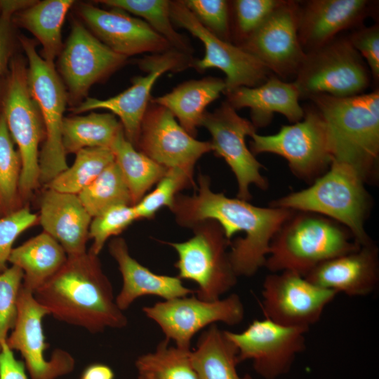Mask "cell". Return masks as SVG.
Returning <instances> with one entry per match:
<instances>
[{
    "label": "cell",
    "mask_w": 379,
    "mask_h": 379,
    "mask_svg": "<svg viewBox=\"0 0 379 379\" xmlns=\"http://www.w3.org/2000/svg\"><path fill=\"white\" fill-rule=\"evenodd\" d=\"M177 222L192 228L206 220H213L231 241L230 261L237 277H251L265 266L271 241L292 210L260 207L239 198H230L210 188L208 176L199 174L197 191L192 196L178 194L171 208Z\"/></svg>",
    "instance_id": "cell-1"
},
{
    "label": "cell",
    "mask_w": 379,
    "mask_h": 379,
    "mask_svg": "<svg viewBox=\"0 0 379 379\" xmlns=\"http://www.w3.org/2000/svg\"><path fill=\"white\" fill-rule=\"evenodd\" d=\"M34 295L58 320L92 333L122 328L128 324L98 255L90 251L67 256L64 265Z\"/></svg>",
    "instance_id": "cell-2"
},
{
    "label": "cell",
    "mask_w": 379,
    "mask_h": 379,
    "mask_svg": "<svg viewBox=\"0 0 379 379\" xmlns=\"http://www.w3.org/2000/svg\"><path fill=\"white\" fill-rule=\"evenodd\" d=\"M328 129L332 161L353 168L365 183L376 181L379 160V91L350 97L309 98Z\"/></svg>",
    "instance_id": "cell-3"
},
{
    "label": "cell",
    "mask_w": 379,
    "mask_h": 379,
    "mask_svg": "<svg viewBox=\"0 0 379 379\" xmlns=\"http://www.w3.org/2000/svg\"><path fill=\"white\" fill-rule=\"evenodd\" d=\"M350 231L326 216L293 211L273 237L265 267L305 277L321 262L358 249Z\"/></svg>",
    "instance_id": "cell-4"
},
{
    "label": "cell",
    "mask_w": 379,
    "mask_h": 379,
    "mask_svg": "<svg viewBox=\"0 0 379 379\" xmlns=\"http://www.w3.org/2000/svg\"><path fill=\"white\" fill-rule=\"evenodd\" d=\"M365 184L353 168L333 161L309 187L273 200L270 206L329 218L347 227L357 242L365 246L373 243L365 230L371 206Z\"/></svg>",
    "instance_id": "cell-5"
},
{
    "label": "cell",
    "mask_w": 379,
    "mask_h": 379,
    "mask_svg": "<svg viewBox=\"0 0 379 379\" xmlns=\"http://www.w3.org/2000/svg\"><path fill=\"white\" fill-rule=\"evenodd\" d=\"M2 110L21 160L19 193L22 204L40 185L39 146L45 128L28 85L27 67L21 55L13 56L6 74Z\"/></svg>",
    "instance_id": "cell-6"
},
{
    "label": "cell",
    "mask_w": 379,
    "mask_h": 379,
    "mask_svg": "<svg viewBox=\"0 0 379 379\" xmlns=\"http://www.w3.org/2000/svg\"><path fill=\"white\" fill-rule=\"evenodd\" d=\"M18 39L27 58L30 94L45 128L39 153V183L46 186L68 168L62 145V124L68 96L54 65L47 62L37 53L34 40L24 35L19 36Z\"/></svg>",
    "instance_id": "cell-7"
},
{
    "label": "cell",
    "mask_w": 379,
    "mask_h": 379,
    "mask_svg": "<svg viewBox=\"0 0 379 379\" xmlns=\"http://www.w3.org/2000/svg\"><path fill=\"white\" fill-rule=\"evenodd\" d=\"M194 235L183 242H168L178 254L175 267L180 279L197 285L195 295L206 301L222 298L232 289L237 276L232 267L228 240L220 226L213 220H206L192 227Z\"/></svg>",
    "instance_id": "cell-8"
},
{
    "label": "cell",
    "mask_w": 379,
    "mask_h": 379,
    "mask_svg": "<svg viewBox=\"0 0 379 379\" xmlns=\"http://www.w3.org/2000/svg\"><path fill=\"white\" fill-rule=\"evenodd\" d=\"M371 75L347 36L335 37L306 53L293 81L300 99L316 95L343 98L364 93Z\"/></svg>",
    "instance_id": "cell-9"
},
{
    "label": "cell",
    "mask_w": 379,
    "mask_h": 379,
    "mask_svg": "<svg viewBox=\"0 0 379 379\" xmlns=\"http://www.w3.org/2000/svg\"><path fill=\"white\" fill-rule=\"evenodd\" d=\"M250 150L253 155L272 153L284 157L297 178L314 182L330 167L333 160L327 124L317 109H305L303 119L282 126L273 135L254 133Z\"/></svg>",
    "instance_id": "cell-10"
},
{
    "label": "cell",
    "mask_w": 379,
    "mask_h": 379,
    "mask_svg": "<svg viewBox=\"0 0 379 379\" xmlns=\"http://www.w3.org/2000/svg\"><path fill=\"white\" fill-rule=\"evenodd\" d=\"M147 317L161 328L165 339L173 340L179 348L191 350L193 337L218 322L236 326L244 318V306L239 295L206 301L194 293L164 300L142 307Z\"/></svg>",
    "instance_id": "cell-11"
},
{
    "label": "cell",
    "mask_w": 379,
    "mask_h": 379,
    "mask_svg": "<svg viewBox=\"0 0 379 379\" xmlns=\"http://www.w3.org/2000/svg\"><path fill=\"white\" fill-rule=\"evenodd\" d=\"M192 62L191 55L175 49L146 55L138 65L147 75L133 78L128 88L107 99L86 98L71 110L74 114L98 109L109 110L119 117L126 138L135 147L154 84L164 73L184 70L192 67Z\"/></svg>",
    "instance_id": "cell-12"
},
{
    "label": "cell",
    "mask_w": 379,
    "mask_h": 379,
    "mask_svg": "<svg viewBox=\"0 0 379 379\" xmlns=\"http://www.w3.org/2000/svg\"><path fill=\"white\" fill-rule=\"evenodd\" d=\"M170 16L173 23L187 30L204 44V56L194 60L192 67L200 72L217 68L225 74V94L241 86H258L270 77V70L255 56L206 29L182 0L170 1Z\"/></svg>",
    "instance_id": "cell-13"
},
{
    "label": "cell",
    "mask_w": 379,
    "mask_h": 379,
    "mask_svg": "<svg viewBox=\"0 0 379 379\" xmlns=\"http://www.w3.org/2000/svg\"><path fill=\"white\" fill-rule=\"evenodd\" d=\"M260 307L264 317L282 326L309 331L337 293L292 272H271L264 279Z\"/></svg>",
    "instance_id": "cell-14"
},
{
    "label": "cell",
    "mask_w": 379,
    "mask_h": 379,
    "mask_svg": "<svg viewBox=\"0 0 379 379\" xmlns=\"http://www.w3.org/2000/svg\"><path fill=\"white\" fill-rule=\"evenodd\" d=\"M307 332L265 317L253 320L241 332L225 331L237 350L239 362L251 361L255 371L265 379H275L289 371L306 348Z\"/></svg>",
    "instance_id": "cell-15"
},
{
    "label": "cell",
    "mask_w": 379,
    "mask_h": 379,
    "mask_svg": "<svg viewBox=\"0 0 379 379\" xmlns=\"http://www.w3.org/2000/svg\"><path fill=\"white\" fill-rule=\"evenodd\" d=\"M200 126L211 135L212 151L222 157L235 175L238 184L237 198L248 201L251 185L261 190L268 187L261 174L264 166L256 159L246 144V137L256 132L251 121L240 117L227 102L213 112H206Z\"/></svg>",
    "instance_id": "cell-16"
},
{
    "label": "cell",
    "mask_w": 379,
    "mask_h": 379,
    "mask_svg": "<svg viewBox=\"0 0 379 379\" xmlns=\"http://www.w3.org/2000/svg\"><path fill=\"white\" fill-rule=\"evenodd\" d=\"M127 58L112 51L80 22L73 20L58 58V70L66 86L68 102L73 107L79 104L92 85L119 69Z\"/></svg>",
    "instance_id": "cell-17"
},
{
    "label": "cell",
    "mask_w": 379,
    "mask_h": 379,
    "mask_svg": "<svg viewBox=\"0 0 379 379\" xmlns=\"http://www.w3.org/2000/svg\"><path fill=\"white\" fill-rule=\"evenodd\" d=\"M299 1L283 0L240 47L258 59L276 77L296 75L305 60L298 37Z\"/></svg>",
    "instance_id": "cell-18"
},
{
    "label": "cell",
    "mask_w": 379,
    "mask_h": 379,
    "mask_svg": "<svg viewBox=\"0 0 379 379\" xmlns=\"http://www.w3.org/2000/svg\"><path fill=\"white\" fill-rule=\"evenodd\" d=\"M48 311L22 286L18 300V315L7 338L11 350L20 352L32 379H56L74 369L75 361L67 351L55 349L51 357H44L45 341L42 321Z\"/></svg>",
    "instance_id": "cell-19"
},
{
    "label": "cell",
    "mask_w": 379,
    "mask_h": 379,
    "mask_svg": "<svg viewBox=\"0 0 379 379\" xmlns=\"http://www.w3.org/2000/svg\"><path fill=\"white\" fill-rule=\"evenodd\" d=\"M135 148L165 168L193 173L196 162L212 151L208 141L190 135L166 108L149 102Z\"/></svg>",
    "instance_id": "cell-20"
},
{
    "label": "cell",
    "mask_w": 379,
    "mask_h": 379,
    "mask_svg": "<svg viewBox=\"0 0 379 379\" xmlns=\"http://www.w3.org/2000/svg\"><path fill=\"white\" fill-rule=\"evenodd\" d=\"M112 8L105 10L91 4H80L77 12L92 34L116 53L128 58L173 49L145 20L123 10Z\"/></svg>",
    "instance_id": "cell-21"
},
{
    "label": "cell",
    "mask_w": 379,
    "mask_h": 379,
    "mask_svg": "<svg viewBox=\"0 0 379 379\" xmlns=\"http://www.w3.org/2000/svg\"><path fill=\"white\" fill-rule=\"evenodd\" d=\"M375 1L310 0L299 2L298 33L305 53L328 43L342 31L357 28L371 15Z\"/></svg>",
    "instance_id": "cell-22"
},
{
    "label": "cell",
    "mask_w": 379,
    "mask_h": 379,
    "mask_svg": "<svg viewBox=\"0 0 379 379\" xmlns=\"http://www.w3.org/2000/svg\"><path fill=\"white\" fill-rule=\"evenodd\" d=\"M305 277L337 294L366 296L379 284V251L373 243L333 258L316 266Z\"/></svg>",
    "instance_id": "cell-23"
},
{
    "label": "cell",
    "mask_w": 379,
    "mask_h": 379,
    "mask_svg": "<svg viewBox=\"0 0 379 379\" xmlns=\"http://www.w3.org/2000/svg\"><path fill=\"white\" fill-rule=\"evenodd\" d=\"M39 222L64 248L67 256L85 253L92 217L77 194L48 187L39 202Z\"/></svg>",
    "instance_id": "cell-24"
},
{
    "label": "cell",
    "mask_w": 379,
    "mask_h": 379,
    "mask_svg": "<svg viewBox=\"0 0 379 379\" xmlns=\"http://www.w3.org/2000/svg\"><path fill=\"white\" fill-rule=\"evenodd\" d=\"M109 252L117 262L122 277V287L115 300L123 312L142 296L154 295L171 300L194 293V290L186 287L178 276L156 274L138 262L130 255L122 238L110 241Z\"/></svg>",
    "instance_id": "cell-25"
},
{
    "label": "cell",
    "mask_w": 379,
    "mask_h": 379,
    "mask_svg": "<svg viewBox=\"0 0 379 379\" xmlns=\"http://www.w3.org/2000/svg\"><path fill=\"white\" fill-rule=\"evenodd\" d=\"M225 95L226 102L236 111L244 107L250 109L251 121L256 129L268 126L274 113L284 115L293 124L305 116L294 82L284 81L276 76L270 77L258 86L239 87Z\"/></svg>",
    "instance_id": "cell-26"
},
{
    "label": "cell",
    "mask_w": 379,
    "mask_h": 379,
    "mask_svg": "<svg viewBox=\"0 0 379 379\" xmlns=\"http://www.w3.org/2000/svg\"><path fill=\"white\" fill-rule=\"evenodd\" d=\"M225 80L207 77L182 82L171 92L151 98L150 102L169 110L192 137L197 134L206 108L225 91Z\"/></svg>",
    "instance_id": "cell-27"
},
{
    "label": "cell",
    "mask_w": 379,
    "mask_h": 379,
    "mask_svg": "<svg viewBox=\"0 0 379 379\" xmlns=\"http://www.w3.org/2000/svg\"><path fill=\"white\" fill-rule=\"evenodd\" d=\"M67 260L62 246L43 231L13 248L8 262L22 270V286L34 293L59 271Z\"/></svg>",
    "instance_id": "cell-28"
},
{
    "label": "cell",
    "mask_w": 379,
    "mask_h": 379,
    "mask_svg": "<svg viewBox=\"0 0 379 379\" xmlns=\"http://www.w3.org/2000/svg\"><path fill=\"white\" fill-rule=\"evenodd\" d=\"M74 4L73 0L34 1L15 13L12 22L31 32L42 46L41 58L54 65V60L64 46L62 27L68 11Z\"/></svg>",
    "instance_id": "cell-29"
},
{
    "label": "cell",
    "mask_w": 379,
    "mask_h": 379,
    "mask_svg": "<svg viewBox=\"0 0 379 379\" xmlns=\"http://www.w3.org/2000/svg\"><path fill=\"white\" fill-rule=\"evenodd\" d=\"M190 357L199 379H252L248 374H239L237 350L217 324L201 332Z\"/></svg>",
    "instance_id": "cell-30"
},
{
    "label": "cell",
    "mask_w": 379,
    "mask_h": 379,
    "mask_svg": "<svg viewBox=\"0 0 379 379\" xmlns=\"http://www.w3.org/2000/svg\"><path fill=\"white\" fill-rule=\"evenodd\" d=\"M123 127L112 113L91 112L63 119L62 145L66 154L86 148H109Z\"/></svg>",
    "instance_id": "cell-31"
},
{
    "label": "cell",
    "mask_w": 379,
    "mask_h": 379,
    "mask_svg": "<svg viewBox=\"0 0 379 379\" xmlns=\"http://www.w3.org/2000/svg\"><path fill=\"white\" fill-rule=\"evenodd\" d=\"M110 149L129 189L133 206L164 175L167 168L138 150L122 130Z\"/></svg>",
    "instance_id": "cell-32"
},
{
    "label": "cell",
    "mask_w": 379,
    "mask_h": 379,
    "mask_svg": "<svg viewBox=\"0 0 379 379\" xmlns=\"http://www.w3.org/2000/svg\"><path fill=\"white\" fill-rule=\"evenodd\" d=\"M190 352L171 345L164 338L154 351L136 359L137 379H199L192 366Z\"/></svg>",
    "instance_id": "cell-33"
},
{
    "label": "cell",
    "mask_w": 379,
    "mask_h": 379,
    "mask_svg": "<svg viewBox=\"0 0 379 379\" xmlns=\"http://www.w3.org/2000/svg\"><path fill=\"white\" fill-rule=\"evenodd\" d=\"M97 2L142 18L173 49L190 55L194 51L187 39L173 28L170 16V1L102 0Z\"/></svg>",
    "instance_id": "cell-34"
},
{
    "label": "cell",
    "mask_w": 379,
    "mask_h": 379,
    "mask_svg": "<svg viewBox=\"0 0 379 379\" xmlns=\"http://www.w3.org/2000/svg\"><path fill=\"white\" fill-rule=\"evenodd\" d=\"M73 164L58 175L45 187L78 194L114 161L109 148H86L75 154Z\"/></svg>",
    "instance_id": "cell-35"
},
{
    "label": "cell",
    "mask_w": 379,
    "mask_h": 379,
    "mask_svg": "<svg viewBox=\"0 0 379 379\" xmlns=\"http://www.w3.org/2000/svg\"><path fill=\"white\" fill-rule=\"evenodd\" d=\"M77 195L92 218L115 205L133 206L129 189L115 161Z\"/></svg>",
    "instance_id": "cell-36"
},
{
    "label": "cell",
    "mask_w": 379,
    "mask_h": 379,
    "mask_svg": "<svg viewBox=\"0 0 379 379\" xmlns=\"http://www.w3.org/2000/svg\"><path fill=\"white\" fill-rule=\"evenodd\" d=\"M21 160L14 148L5 117L0 112V217L25 206L19 193Z\"/></svg>",
    "instance_id": "cell-37"
},
{
    "label": "cell",
    "mask_w": 379,
    "mask_h": 379,
    "mask_svg": "<svg viewBox=\"0 0 379 379\" xmlns=\"http://www.w3.org/2000/svg\"><path fill=\"white\" fill-rule=\"evenodd\" d=\"M193 173L178 168H168L154 190L133 206L138 219H151L163 207L172 208L178 192L192 185Z\"/></svg>",
    "instance_id": "cell-38"
},
{
    "label": "cell",
    "mask_w": 379,
    "mask_h": 379,
    "mask_svg": "<svg viewBox=\"0 0 379 379\" xmlns=\"http://www.w3.org/2000/svg\"><path fill=\"white\" fill-rule=\"evenodd\" d=\"M283 0H235L230 1L232 17L231 39L240 46L267 20Z\"/></svg>",
    "instance_id": "cell-39"
},
{
    "label": "cell",
    "mask_w": 379,
    "mask_h": 379,
    "mask_svg": "<svg viewBox=\"0 0 379 379\" xmlns=\"http://www.w3.org/2000/svg\"><path fill=\"white\" fill-rule=\"evenodd\" d=\"M136 220L133 206L128 204L111 206L92 218L88 238L93 244L88 251L98 255L109 237L118 235Z\"/></svg>",
    "instance_id": "cell-40"
},
{
    "label": "cell",
    "mask_w": 379,
    "mask_h": 379,
    "mask_svg": "<svg viewBox=\"0 0 379 379\" xmlns=\"http://www.w3.org/2000/svg\"><path fill=\"white\" fill-rule=\"evenodd\" d=\"M23 272L15 265L0 273V349L6 343L18 315V300Z\"/></svg>",
    "instance_id": "cell-41"
},
{
    "label": "cell",
    "mask_w": 379,
    "mask_h": 379,
    "mask_svg": "<svg viewBox=\"0 0 379 379\" xmlns=\"http://www.w3.org/2000/svg\"><path fill=\"white\" fill-rule=\"evenodd\" d=\"M197 20L213 34L231 39L230 3L225 0H182Z\"/></svg>",
    "instance_id": "cell-42"
},
{
    "label": "cell",
    "mask_w": 379,
    "mask_h": 379,
    "mask_svg": "<svg viewBox=\"0 0 379 379\" xmlns=\"http://www.w3.org/2000/svg\"><path fill=\"white\" fill-rule=\"evenodd\" d=\"M39 222L27 206L0 217V273L6 270L13 245L19 235Z\"/></svg>",
    "instance_id": "cell-43"
},
{
    "label": "cell",
    "mask_w": 379,
    "mask_h": 379,
    "mask_svg": "<svg viewBox=\"0 0 379 379\" xmlns=\"http://www.w3.org/2000/svg\"><path fill=\"white\" fill-rule=\"evenodd\" d=\"M353 48L366 60L371 78L379 80V26H359L347 36Z\"/></svg>",
    "instance_id": "cell-44"
},
{
    "label": "cell",
    "mask_w": 379,
    "mask_h": 379,
    "mask_svg": "<svg viewBox=\"0 0 379 379\" xmlns=\"http://www.w3.org/2000/svg\"><path fill=\"white\" fill-rule=\"evenodd\" d=\"M30 1H1L0 14V78L7 72L13 57V15L27 7Z\"/></svg>",
    "instance_id": "cell-45"
},
{
    "label": "cell",
    "mask_w": 379,
    "mask_h": 379,
    "mask_svg": "<svg viewBox=\"0 0 379 379\" xmlns=\"http://www.w3.org/2000/svg\"><path fill=\"white\" fill-rule=\"evenodd\" d=\"M25 366L18 360L7 343L0 349V379H28Z\"/></svg>",
    "instance_id": "cell-46"
},
{
    "label": "cell",
    "mask_w": 379,
    "mask_h": 379,
    "mask_svg": "<svg viewBox=\"0 0 379 379\" xmlns=\"http://www.w3.org/2000/svg\"><path fill=\"white\" fill-rule=\"evenodd\" d=\"M80 379H114V373L106 364H92L84 370Z\"/></svg>",
    "instance_id": "cell-47"
},
{
    "label": "cell",
    "mask_w": 379,
    "mask_h": 379,
    "mask_svg": "<svg viewBox=\"0 0 379 379\" xmlns=\"http://www.w3.org/2000/svg\"><path fill=\"white\" fill-rule=\"evenodd\" d=\"M1 1H0V14H1Z\"/></svg>",
    "instance_id": "cell-48"
}]
</instances>
